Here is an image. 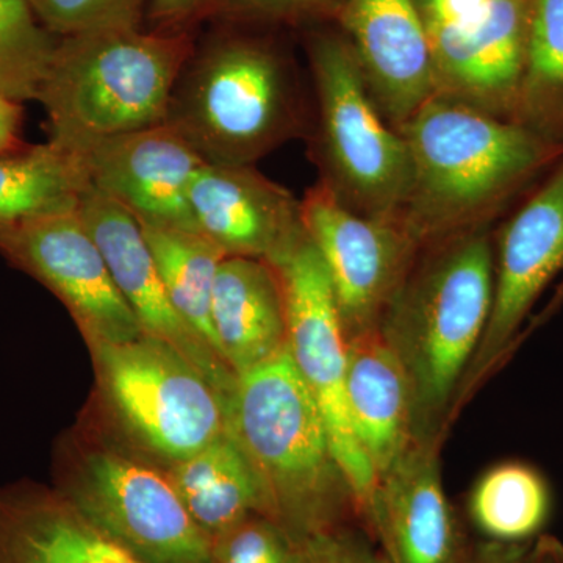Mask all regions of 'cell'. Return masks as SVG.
Returning <instances> with one entry per match:
<instances>
[{
	"label": "cell",
	"mask_w": 563,
	"mask_h": 563,
	"mask_svg": "<svg viewBox=\"0 0 563 563\" xmlns=\"http://www.w3.org/2000/svg\"><path fill=\"white\" fill-rule=\"evenodd\" d=\"M412 187L402 224L421 250L485 228L563 157V143L435 92L399 131Z\"/></svg>",
	"instance_id": "6da1fadb"
},
{
	"label": "cell",
	"mask_w": 563,
	"mask_h": 563,
	"mask_svg": "<svg viewBox=\"0 0 563 563\" xmlns=\"http://www.w3.org/2000/svg\"><path fill=\"white\" fill-rule=\"evenodd\" d=\"M495 290L487 229L424 247L385 312L379 331L412 396L415 440H444L463 379L483 342Z\"/></svg>",
	"instance_id": "7a4b0ae2"
},
{
	"label": "cell",
	"mask_w": 563,
	"mask_h": 563,
	"mask_svg": "<svg viewBox=\"0 0 563 563\" xmlns=\"http://www.w3.org/2000/svg\"><path fill=\"white\" fill-rule=\"evenodd\" d=\"M196 35L166 122L209 165H254L309 132L301 81L261 27L213 20Z\"/></svg>",
	"instance_id": "3957f363"
},
{
	"label": "cell",
	"mask_w": 563,
	"mask_h": 563,
	"mask_svg": "<svg viewBox=\"0 0 563 563\" xmlns=\"http://www.w3.org/2000/svg\"><path fill=\"white\" fill-rule=\"evenodd\" d=\"M228 431L257 476L266 517L292 542L362 523L320 409L287 350L236 376Z\"/></svg>",
	"instance_id": "277c9868"
},
{
	"label": "cell",
	"mask_w": 563,
	"mask_h": 563,
	"mask_svg": "<svg viewBox=\"0 0 563 563\" xmlns=\"http://www.w3.org/2000/svg\"><path fill=\"white\" fill-rule=\"evenodd\" d=\"M196 35L109 29L58 38L36 98L49 118L51 143L79 152L166 122Z\"/></svg>",
	"instance_id": "5b68a950"
},
{
	"label": "cell",
	"mask_w": 563,
	"mask_h": 563,
	"mask_svg": "<svg viewBox=\"0 0 563 563\" xmlns=\"http://www.w3.org/2000/svg\"><path fill=\"white\" fill-rule=\"evenodd\" d=\"M306 49L317 98L312 152L321 184L357 213L402 222L412 187L406 140L374 103L342 33L309 32Z\"/></svg>",
	"instance_id": "8992f818"
},
{
	"label": "cell",
	"mask_w": 563,
	"mask_h": 563,
	"mask_svg": "<svg viewBox=\"0 0 563 563\" xmlns=\"http://www.w3.org/2000/svg\"><path fill=\"white\" fill-rule=\"evenodd\" d=\"M88 346L107 406L147 453L172 465L228 432L231 399L169 344L144 335Z\"/></svg>",
	"instance_id": "52a82bcc"
},
{
	"label": "cell",
	"mask_w": 563,
	"mask_h": 563,
	"mask_svg": "<svg viewBox=\"0 0 563 563\" xmlns=\"http://www.w3.org/2000/svg\"><path fill=\"white\" fill-rule=\"evenodd\" d=\"M57 490L141 563H213L211 542L168 474L113 448H90L63 465Z\"/></svg>",
	"instance_id": "ba28073f"
},
{
	"label": "cell",
	"mask_w": 563,
	"mask_h": 563,
	"mask_svg": "<svg viewBox=\"0 0 563 563\" xmlns=\"http://www.w3.org/2000/svg\"><path fill=\"white\" fill-rule=\"evenodd\" d=\"M269 263L279 274L284 290L288 354L320 409L365 526L376 477L357 442L347 412V342L331 280L320 252L307 232Z\"/></svg>",
	"instance_id": "9c48e42d"
},
{
	"label": "cell",
	"mask_w": 563,
	"mask_h": 563,
	"mask_svg": "<svg viewBox=\"0 0 563 563\" xmlns=\"http://www.w3.org/2000/svg\"><path fill=\"white\" fill-rule=\"evenodd\" d=\"M301 218L331 280L346 340L377 331L420 244L402 222L357 213L321 181L301 199Z\"/></svg>",
	"instance_id": "30bf717a"
},
{
	"label": "cell",
	"mask_w": 563,
	"mask_h": 563,
	"mask_svg": "<svg viewBox=\"0 0 563 563\" xmlns=\"http://www.w3.org/2000/svg\"><path fill=\"white\" fill-rule=\"evenodd\" d=\"M495 246V290L487 329L463 379L455 417L507 352L540 296L563 273V157L510 218Z\"/></svg>",
	"instance_id": "8fae6325"
},
{
	"label": "cell",
	"mask_w": 563,
	"mask_h": 563,
	"mask_svg": "<svg viewBox=\"0 0 563 563\" xmlns=\"http://www.w3.org/2000/svg\"><path fill=\"white\" fill-rule=\"evenodd\" d=\"M0 254L65 303L88 344L146 335L77 209L0 228Z\"/></svg>",
	"instance_id": "7c38bea8"
},
{
	"label": "cell",
	"mask_w": 563,
	"mask_h": 563,
	"mask_svg": "<svg viewBox=\"0 0 563 563\" xmlns=\"http://www.w3.org/2000/svg\"><path fill=\"white\" fill-rule=\"evenodd\" d=\"M77 154L92 187L143 228L198 232L188 187L203 161L168 122L96 141Z\"/></svg>",
	"instance_id": "4fadbf2b"
},
{
	"label": "cell",
	"mask_w": 563,
	"mask_h": 563,
	"mask_svg": "<svg viewBox=\"0 0 563 563\" xmlns=\"http://www.w3.org/2000/svg\"><path fill=\"white\" fill-rule=\"evenodd\" d=\"M77 211L101 250L118 290L146 335L180 352L225 398L231 399L235 390V373L174 309L139 221L92 185L81 195Z\"/></svg>",
	"instance_id": "5bb4252c"
},
{
	"label": "cell",
	"mask_w": 563,
	"mask_h": 563,
	"mask_svg": "<svg viewBox=\"0 0 563 563\" xmlns=\"http://www.w3.org/2000/svg\"><path fill=\"white\" fill-rule=\"evenodd\" d=\"M342 35L374 103L401 131L437 92L428 31L415 0H343Z\"/></svg>",
	"instance_id": "9a60e30c"
},
{
	"label": "cell",
	"mask_w": 563,
	"mask_h": 563,
	"mask_svg": "<svg viewBox=\"0 0 563 563\" xmlns=\"http://www.w3.org/2000/svg\"><path fill=\"white\" fill-rule=\"evenodd\" d=\"M426 31L437 92L514 120L525 74L528 0H490L468 20Z\"/></svg>",
	"instance_id": "2e32d148"
},
{
	"label": "cell",
	"mask_w": 563,
	"mask_h": 563,
	"mask_svg": "<svg viewBox=\"0 0 563 563\" xmlns=\"http://www.w3.org/2000/svg\"><path fill=\"white\" fill-rule=\"evenodd\" d=\"M442 440H415L377 476L365 518L387 563H450L466 542L442 477Z\"/></svg>",
	"instance_id": "e0dca14e"
},
{
	"label": "cell",
	"mask_w": 563,
	"mask_h": 563,
	"mask_svg": "<svg viewBox=\"0 0 563 563\" xmlns=\"http://www.w3.org/2000/svg\"><path fill=\"white\" fill-rule=\"evenodd\" d=\"M196 229L228 257L273 262L303 235L301 201L254 165H209L191 177Z\"/></svg>",
	"instance_id": "ac0fdd59"
},
{
	"label": "cell",
	"mask_w": 563,
	"mask_h": 563,
	"mask_svg": "<svg viewBox=\"0 0 563 563\" xmlns=\"http://www.w3.org/2000/svg\"><path fill=\"white\" fill-rule=\"evenodd\" d=\"M0 563H141L57 488H0Z\"/></svg>",
	"instance_id": "d6986e66"
},
{
	"label": "cell",
	"mask_w": 563,
	"mask_h": 563,
	"mask_svg": "<svg viewBox=\"0 0 563 563\" xmlns=\"http://www.w3.org/2000/svg\"><path fill=\"white\" fill-rule=\"evenodd\" d=\"M211 320L221 357L235 376L287 350L284 290L272 263L225 257L214 280Z\"/></svg>",
	"instance_id": "ffe728a7"
},
{
	"label": "cell",
	"mask_w": 563,
	"mask_h": 563,
	"mask_svg": "<svg viewBox=\"0 0 563 563\" xmlns=\"http://www.w3.org/2000/svg\"><path fill=\"white\" fill-rule=\"evenodd\" d=\"M347 342V412L374 477L415 442L412 396L406 373L379 329Z\"/></svg>",
	"instance_id": "44dd1931"
},
{
	"label": "cell",
	"mask_w": 563,
	"mask_h": 563,
	"mask_svg": "<svg viewBox=\"0 0 563 563\" xmlns=\"http://www.w3.org/2000/svg\"><path fill=\"white\" fill-rule=\"evenodd\" d=\"M166 474L210 542L247 515H265L257 476L229 431L190 457L172 463Z\"/></svg>",
	"instance_id": "7402d4cb"
},
{
	"label": "cell",
	"mask_w": 563,
	"mask_h": 563,
	"mask_svg": "<svg viewBox=\"0 0 563 563\" xmlns=\"http://www.w3.org/2000/svg\"><path fill=\"white\" fill-rule=\"evenodd\" d=\"M90 187L80 155L51 141L0 154V228L76 210Z\"/></svg>",
	"instance_id": "603a6c76"
},
{
	"label": "cell",
	"mask_w": 563,
	"mask_h": 563,
	"mask_svg": "<svg viewBox=\"0 0 563 563\" xmlns=\"http://www.w3.org/2000/svg\"><path fill=\"white\" fill-rule=\"evenodd\" d=\"M553 512V492L532 463L506 461L481 474L468 498V515L484 539L533 542Z\"/></svg>",
	"instance_id": "cb8c5ba5"
},
{
	"label": "cell",
	"mask_w": 563,
	"mask_h": 563,
	"mask_svg": "<svg viewBox=\"0 0 563 563\" xmlns=\"http://www.w3.org/2000/svg\"><path fill=\"white\" fill-rule=\"evenodd\" d=\"M141 231L174 309L221 357L211 320V302L218 268L228 255L198 232L143 225Z\"/></svg>",
	"instance_id": "d4e9b609"
},
{
	"label": "cell",
	"mask_w": 563,
	"mask_h": 563,
	"mask_svg": "<svg viewBox=\"0 0 563 563\" xmlns=\"http://www.w3.org/2000/svg\"><path fill=\"white\" fill-rule=\"evenodd\" d=\"M514 121L563 143V0H528L525 74Z\"/></svg>",
	"instance_id": "484cf974"
},
{
	"label": "cell",
	"mask_w": 563,
	"mask_h": 563,
	"mask_svg": "<svg viewBox=\"0 0 563 563\" xmlns=\"http://www.w3.org/2000/svg\"><path fill=\"white\" fill-rule=\"evenodd\" d=\"M57 43L29 0H0V95L36 101Z\"/></svg>",
	"instance_id": "4316f807"
},
{
	"label": "cell",
	"mask_w": 563,
	"mask_h": 563,
	"mask_svg": "<svg viewBox=\"0 0 563 563\" xmlns=\"http://www.w3.org/2000/svg\"><path fill=\"white\" fill-rule=\"evenodd\" d=\"M41 24L57 36L144 29L147 0H29Z\"/></svg>",
	"instance_id": "83f0119b"
},
{
	"label": "cell",
	"mask_w": 563,
	"mask_h": 563,
	"mask_svg": "<svg viewBox=\"0 0 563 563\" xmlns=\"http://www.w3.org/2000/svg\"><path fill=\"white\" fill-rule=\"evenodd\" d=\"M298 544L276 521L251 514L211 540L213 563H295Z\"/></svg>",
	"instance_id": "f1b7e54d"
},
{
	"label": "cell",
	"mask_w": 563,
	"mask_h": 563,
	"mask_svg": "<svg viewBox=\"0 0 563 563\" xmlns=\"http://www.w3.org/2000/svg\"><path fill=\"white\" fill-rule=\"evenodd\" d=\"M342 3L343 0H222L213 20L240 22L255 27H301L335 21Z\"/></svg>",
	"instance_id": "f546056e"
},
{
	"label": "cell",
	"mask_w": 563,
	"mask_h": 563,
	"mask_svg": "<svg viewBox=\"0 0 563 563\" xmlns=\"http://www.w3.org/2000/svg\"><path fill=\"white\" fill-rule=\"evenodd\" d=\"M295 563H387L362 523L320 533L298 544Z\"/></svg>",
	"instance_id": "4dcf8cb0"
},
{
	"label": "cell",
	"mask_w": 563,
	"mask_h": 563,
	"mask_svg": "<svg viewBox=\"0 0 563 563\" xmlns=\"http://www.w3.org/2000/svg\"><path fill=\"white\" fill-rule=\"evenodd\" d=\"M222 0H147L144 29L158 33H196L217 16Z\"/></svg>",
	"instance_id": "1f68e13d"
},
{
	"label": "cell",
	"mask_w": 563,
	"mask_h": 563,
	"mask_svg": "<svg viewBox=\"0 0 563 563\" xmlns=\"http://www.w3.org/2000/svg\"><path fill=\"white\" fill-rule=\"evenodd\" d=\"M531 544L466 540L450 563H526Z\"/></svg>",
	"instance_id": "d6a6232c"
},
{
	"label": "cell",
	"mask_w": 563,
	"mask_h": 563,
	"mask_svg": "<svg viewBox=\"0 0 563 563\" xmlns=\"http://www.w3.org/2000/svg\"><path fill=\"white\" fill-rule=\"evenodd\" d=\"M488 2L490 0H415L426 29L468 20Z\"/></svg>",
	"instance_id": "836d02e7"
},
{
	"label": "cell",
	"mask_w": 563,
	"mask_h": 563,
	"mask_svg": "<svg viewBox=\"0 0 563 563\" xmlns=\"http://www.w3.org/2000/svg\"><path fill=\"white\" fill-rule=\"evenodd\" d=\"M21 107L0 95V154L18 151L21 146Z\"/></svg>",
	"instance_id": "e575fe53"
},
{
	"label": "cell",
	"mask_w": 563,
	"mask_h": 563,
	"mask_svg": "<svg viewBox=\"0 0 563 563\" xmlns=\"http://www.w3.org/2000/svg\"><path fill=\"white\" fill-rule=\"evenodd\" d=\"M526 563H563V543L550 533H540L531 544Z\"/></svg>",
	"instance_id": "d590c367"
}]
</instances>
